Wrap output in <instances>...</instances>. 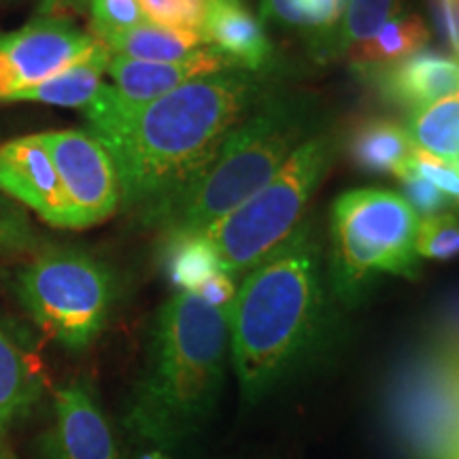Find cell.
I'll return each instance as SVG.
<instances>
[{
	"instance_id": "27",
	"label": "cell",
	"mask_w": 459,
	"mask_h": 459,
	"mask_svg": "<svg viewBox=\"0 0 459 459\" xmlns=\"http://www.w3.org/2000/svg\"><path fill=\"white\" fill-rule=\"evenodd\" d=\"M90 15L91 37L99 41H107L147 22L139 0H90Z\"/></svg>"
},
{
	"instance_id": "28",
	"label": "cell",
	"mask_w": 459,
	"mask_h": 459,
	"mask_svg": "<svg viewBox=\"0 0 459 459\" xmlns=\"http://www.w3.org/2000/svg\"><path fill=\"white\" fill-rule=\"evenodd\" d=\"M404 177H419V179L432 183L438 192L449 198L455 209H459V162L429 156L415 147L409 164L398 172V179H404Z\"/></svg>"
},
{
	"instance_id": "21",
	"label": "cell",
	"mask_w": 459,
	"mask_h": 459,
	"mask_svg": "<svg viewBox=\"0 0 459 459\" xmlns=\"http://www.w3.org/2000/svg\"><path fill=\"white\" fill-rule=\"evenodd\" d=\"M402 0H349L338 24L315 41L321 57H341L368 41L378 28L400 13Z\"/></svg>"
},
{
	"instance_id": "34",
	"label": "cell",
	"mask_w": 459,
	"mask_h": 459,
	"mask_svg": "<svg viewBox=\"0 0 459 459\" xmlns=\"http://www.w3.org/2000/svg\"><path fill=\"white\" fill-rule=\"evenodd\" d=\"M0 459H15L13 451H11L9 440H7V432L0 429Z\"/></svg>"
},
{
	"instance_id": "22",
	"label": "cell",
	"mask_w": 459,
	"mask_h": 459,
	"mask_svg": "<svg viewBox=\"0 0 459 459\" xmlns=\"http://www.w3.org/2000/svg\"><path fill=\"white\" fill-rule=\"evenodd\" d=\"M406 132L412 145L421 152L459 162V91L412 108Z\"/></svg>"
},
{
	"instance_id": "1",
	"label": "cell",
	"mask_w": 459,
	"mask_h": 459,
	"mask_svg": "<svg viewBox=\"0 0 459 459\" xmlns=\"http://www.w3.org/2000/svg\"><path fill=\"white\" fill-rule=\"evenodd\" d=\"M268 94L264 73L230 68L192 79L141 107L122 105L102 83L83 111L90 134L117 169L122 200L156 221Z\"/></svg>"
},
{
	"instance_id": "15",
	"label": "cell",
	"mask_w": 459,
	"mask_h": 459,
	"mask_svg": "<svg viewBox=\"0 0 459 459\" xmlns=\"http://www.w3.org/2000/svg\"><path fill=\"white\" fill-rule=\"evenodd\" d=\"M394 105L419 108L459 91V57L421 49L368 74Z\"/></svg>"
},
{
	"instance_id": "35",
	"label": "cell",
	"mask_w": 459,
	"mask_h": 459,
	"mask_svg": "<svg viewBox=\"0 0 459 459\" xmlns=\"http://www.w3.org/2000/svg\"><path fill=\"white\" fill-rule=\"evenodd\" d=\"M139 459H170L169 455L162 449H152V451H145Z\"/></svg>"
},
{
	"instance_id": "14",
	"label": "cell",
	"mask_w": 459,
	"mask_h": 459,
	"mask_svg": "<svg viewBox=\"0 0 459 459\" xmlns=\"http://www.w3.org/2000/svg\"><path fill=\"white\" fill-rule=\"evenodd\" d=\"M200 37L209 49L243 71L264 73L273 65L271 39L243 0H209Z\"/></svg>"
},
{
	"instance_id": "30",
	"label": "cell",
	"mask_w": 459,
	"mask_h": 459,
	"mask_svg": "<svg viewBox=\"0 0 459 459\" xmlns=\"http://www.w3.org/2000/svg\"><path fill=\"white\" fill-rule=\"evenodd\" d=\"M400 183L404 187V200L415 209L419 217H432L453 206L443 192H438L432 183L419 179V177H404V179H400Z\"/></svg>"
},
{
	"instance_id": "13",
	"label": "cell",
	"mask_w": 459,
	"mask_h": 459,
	"mask_svg": "<svg viewBox=\"0 0 459 459\" xmlns=\"http://www.w3.org/2000/svg\"><path fill=\"white\" fill-rule=\"evenodd\" d=\"M237 68L213 49L203 48L198 54L181 62H141L111 56L107 73L111 77L113 96L126 107H141L153 102L183 83L204 74Z\"/></svg>"
},
{
	"instance_id": "2",
	"label": "cell",
	"mask_w": 459,
	"mask_h": 459,
	"mask_svg": "<svg viewBox=\"0 0 459 459\" xmlns=\"http://www.w3.org/2000/svg\"><path fill=\"white\" fill-rule=\"evenodd\" d=\"M325 317L321 251L313 230L300 226L247 273L228 308L230 353L247 402L260 400L317 347Z\"/></svg>"
},
{
	"instance_id": "29",
	"label": "cell",
	"mask_w": 459,
	"mask_h": 459,
	"mask_svg": "<svg viewBox=\"0 0 459 459\" xmlns=\"http://www.w3.org/2000/svg\"><path fill=\"white\" fill-rule=\"evenodd\" d=\"M39 247L37 230L32 228L24 209L0 192V254L15 255Z\"/></svg>"
},
{
	"instance_id": "10",
	"label": "cell",
	"mask_w": 459,
	"mask_h": 459,
	"mask_svg": "<svg viewBox=\"0 0 459 459\" xmlns=\"http://www.w3.org/2000/svg\"><path fill=\"white\" fill-rule=\"evenodd\" d=\"M99 39L65 17L45 15L15 32L0 34V102L54 77L88 56Z\"/></svg>"
},
{
	"instance_id": "12",
	"label": "cell",
	"mask_w": 459,
	"mask_h": 459,
	"mask_svg": "<svg viewBox=\"0 0 459 459\" xmlns=\"http://www.w3.org/2000/svg\"><path fill=\"white\" fill-rule=\"evenodd\" d=\"M39 449L43 459H122L111 423L83 381L56 392L54 419Z\"/></svg>"
},
{
	"instance_id": "9",
	"label": "cell",
	"mask_w": 459,
	"mask_h": 459,
	"mask_svg": "<svg viewBox=\"0 0 459 459\" xmlns=\"http://www.w3.org/2000/svg\"><path fill=\"white\" fill-rule=\"evenodd\" d=\"M39 139L48 149L71 203L74 230L108 220L122 203V186L102 143L90 132L79 130L41 132Z\"/></svg>"
},
{
	"instance_id": "17",
	"label": "cell",
	"mask_w": 459,
	"mask_h": 459,
	"mask_svg": "<svg viewBox=\"0 0 459 459\" xmlns=\"http://www.w3.org/2000/svg\"><path fill=\"white\" fill-rule=\"evenodd\" d=\"M108 60H111V54L99 41L88 56L74 62L73 66L32 85V88L17 91L15 96H11L9 102H41V105L85 108L96 99L102 83H105L102 74L107 73Z\"/></svg>"
},
{
	"instance_id": "4",
	"label": "cell",
	"mask_w": 459,
	"mask_h": 459,
	"mask_svg": "<svg viewBox=\"0 0 459 459\" xmlns=\"http://www.w3.org/2000/svg\"><path fill=\"white\" fill-rule=\"evenodd\" d=\"M313 124L308 96L271 91L153 223L162 226L169 238L194 237L213 226L271 183L291 153L311 139Z\"/></svg>"
},
{
	"instance_id": "36",
	"label": "cell",
	"mask_w": 459,
	"mask_h": 459,
	"mask_svg": "<svg viewBox=\"0 0 459 459\" xmlns=\"http://www.w3.org/2000/svg\"><path fill=\"white\" fill-rule=\"evenodd\" d=\"M457 353H459V347H457Z\"/></svg>"
},
{
	"instance_id": "20",
	"label": "cell",
	"mask_w": 459,
	"mask_h": 459,
	"mask_svg": "<svg viewBox=\"0 0 459 459\" xmlns=\"http://www.w3.org/2000/svg\"><path fill=\"white\" fill-rule=\"evenodd\" d=\"M100 43L111 56L141 62H181L198 54L204 45L198 32L164 28L149 22Z\"/></svg>"
},
{
	"instance_id": "11",
	"label": "cell",
	"mask_w": 459,
	"mask_h": 459,
	"mask_svg": "<svg viewBox=\"0 0 459 459\" xmlns=\"http://www.w3.org/2000/svg\"><path fill=\"white\" fill-rule=\"evenodd\" d=\"M0 192L28 206L49 226L74 230L71 203L39 134L0 145Z\"/></svg>"
},
{
	"instance_id": "5",
	"label": "cell",
	"mask_w": 459,
	"mask_h": 459,
	"mask_svg": "<svg viewBox=\"0 0 459 459\" xmlns=\"http://www.w3.org/2000/svg\"><path fill=\"white\" fill-rule=\"evenodd\" d=\"M332 156L334 139L325 132L313 134L291 153L268 186L194 237L206 240L223 273L237 277L254 271L298 228L315 189L330 169Z\"/></svg>"
},
{
	"instance_id": "25",
	"label": "cell",
	"mask_w": 459,
	"mask_h": 459,
	"mask_svg": "<svg viewBox=\"0 0 459 459\" xmlns=\"http://www.w3.org/2000/svg\"><path fill=\"white\" fill-rule=\"evenodd\" d=\"M415 249L419 257L428 260H453L459 255V209L423 217L419 221Z\"/></svg>"
},
{
	"instance_id": "24",
	"label": "cell",
	"mask_w": 459,
	"mask_h": 459,
	"mask_svg": "<svg viewBox=\"0 0 459 459\" xmlns=\"http://www.w3.org/2000/svg\"><path fill=\"white\" fill-rule=\"evenodd\" d=\"M349 0H262L268 20L296 30L330 32L344 13Z\"/></svg>"
},
{
	"instance_id": "6",
	"label": "cell",
	"mask_w": 459,
	"mask_h": 459,
	"mask_svg": "<svg viewBox=\"0 0 459 459\" xmlns=\"http://www.w3.org/2000/svg\"><path fill=\"white\" fill-rule=\"evenodd\" d=\"M419 215L404 196L361 187L332 206V285L347 300L358 298L378 274L412 279L419 273L415 240Z\"/></svg>"
},
{
	"instance_id": "19",
	"label": "cell",
	"mask_w": 459,
	"mask_h": 459,
	"mask_svg": "<svg viewBox=\"0 0 459 459\" xmlns=\"http://www.w3.org/2000/svg\"><path fill=\"white\" fill-rule=\"evenodd\" d=\"M428 41L429 28L421 17L415 13H398L378 28V32L372 34L368 41L358 45L349 54V62L368 77L381 68L426 49Z\"/></svg>"
},
{
	"instance_id": "33",
	"label": "cell",
	"mask_w": 459,
	"mask_h": 459,
	"mask_svg": "<svg viewBox=\"0 0 459 459\" xmlns=\"http://www.w3.org/2000/svg\"><path fill=\"white\" fill-rule=\"evenodd\" d=\"M79 11L83 13L85 9H90V0H39V11L43 15L54 13V11Z\"/></svg>"
},
{
	"instance_id": "32",
	"label": "cell",
	"mask_w": 459,
	"mask_h": 459,
	"mask_svg": "<svg viewBox=\"0 0 459 459\" xmlns=\"http://www.w3.org/2000/svg\"><path fill=\"white\" fill-rule=\"evenodd\" d=\"M198 298H203L206 304L215 308H223L228 311L232 307L234 298H237V285H234V277L228 273H215L213 277H209L196 291H192Z\"/></svg>"
},
{
	"instance_id": "18",
	"label": "cell",
	"mask_w": 459,
	"mask_h": 459,
	"mask_svg": "<svg viewBox=\"0 0 459 459\" xmlns=\"http://www.w3.org/2000/svg\"><path fill=\"white\" fill-rule=\"evenodd\" d=\"M43 395L41 372L20 342L0 328V429L30 415Z\"/></svg>"
},
{
	"instance_id": "3",
	"label": "cell",
	"mask_w": 459,
	"mask_h": 459,
	"mask_svg": "<svg viewBox=\"0 0 459 459\" xmlns=\"http://www.w3.org/2000/svg\"><path fill=\"white\" fill-rule=\"evenodd\" d=\"M228 347V311L192 291H177L153 324L147 368L126 426L158 446L198 434L221 394Z\"/></svg>"
},
{
	"instance_id": "16",
	"label": "cell",
	"mask_w": 459,
	"mask_h": 459,
	"mask_svg": "<svg viewBox=\"0 0 459 459\" xmlns=\"http://www.w3.org/2000/svg\"><path fill=\"white\" fill-rule=\"evenodd\" d=\"M344 149L351 164L372 175H394L409 164L415 153L406 126L389 117L358 119L349 130Z\"/></svg>"
},
{
	"instance_id": "26",
	"label": "cell",
	"mask_w": 459,
	"mask_h": 459,
	"mask_svg": "<svg viewBox=\"0 0 459 459\" xmlns=\"http://www.w3.org/2000/svg\"><path fill=\"white\" fill-rule=\"evenodd\" d=\"M139 4L149 24L198 34L209 11V0H139Z\"/></svg>"
},
{
	"instance_id": "7",
	"label": "cell",
	"mask_w": 459,
	"mask_h": 459,
	"mask_svg": "<svg viewBox=\"0 0 459 459\" xmlns=\"http://www.w3.org/2000/svg\"><path fill=\"white\" fill-rule=\"evenodd\" d=\"M115 291V279L105 264L66 247L41 251L17 277L22 307L68 351H83L100 336Z\"/></svg>"
},
{
	"instance_id": "31",
	"label": "cell",
	"mask_w": 459,
	"mask_h": 459,
	"mask_svg": "<svg viewBox=\"0 0 459 459\" xmlns=\"http://www.w3.org/2000/svg\"><path fill=\"white\" fill-rule=\"evenodd\" d=\"M436 32L453 56L459 57V0H429Z\"/></svg>"
},
{
	"instance_id": "8",
	"label": "cell",
	"mask_w": 459,
	"mask_h": 459,
	"mask_svg": "<svg viewBox=\"0 0 459 459\" xmlns=\"http://www.w3.org/2000/svg\"><path fill=\"white\" fill-rule=\"evenodd\" d=\"M385 421L409 459H459V353L429 349L398 366L385 389Z\"/></svg>"
},
{
	"instance_id": "23",
	"label": "cell",
	"mask_w": 459,
	"mask_h": 459,
	"mask_svg": "<svg viewBox=\"0 0 459 459\" xmlns=\"http://www.w3.org/2000/svg\"><path fill=\"white\" fill-rule=\"evenodd\" d=\"M166 271L179 291H196L215 273H223L213 249L200 237L169 238Z\"/></svg>"
}]
</instances>
